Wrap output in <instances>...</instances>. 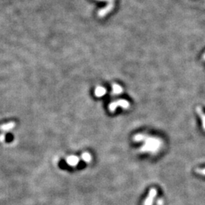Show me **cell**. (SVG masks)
Instances as JSON below:
<instances>
[{
    "mask_svg": "<svg viewBox=\"0 0 205 205\" xmlns=\"http://www.w3.org/2000/svg\"><path fill=\"white\" fill-rule=\"evenodd\" d=\"M113 8H114V2H109L106 6H105V7L102 8V9H100V10L98 11V12H97L98 17H105L107 14H109L112 10H113Z\"/></svg>",
    "mask_w": 205,
    "mask_h": 205,
    "instance_id": "6da1fadb",
    "label": "cell"
},
{
    "mask_svg": "<svg viewBox=\"0 0 205 205\" xmlns=\"http://www.w3.org/2000/svg\"><path fill=\"white\" fill-rule=\"evenodd\" d=\"M157 191L156 188H151L150 191H149L146 200L144 202V205H153V201H154V198L157 196Z\"/></svg>",
    "mask_w": 205,
    "mask_h": 205,
    "instance_id": "7a4b0ae2",
    "label": "cell"
},
{
    "mask_svg": "<svg viewBox=\"0 0 205 205\" xmlns=\"http://www.w3.org/2000/svg\"><path fill=\"white\" fill-rule=\"evenodd\" d=\"M160 150H161V149L157 148V147L145 145V144L140 148V151L149 152V153H157L158 152H159Z\"/></svg>",
    "mask_w": 205,
    "mask_h": 205,
    "instance_id": "3957f363",
    "label": "cell"
},
{
    "mask_svg": "<svg viewBox=\"0 0 205 205\" xmlns=\"http://www.w3.org/2000/svg\"><path fill=\"white\" fill-rule=\"evenodd\" d=\"M66 162L68 165L72 166H75L79 163V158L76 156H69L67 157Z\"/></svg>",
    "mask_w": 205,
    "mask_h": 205,
    "instance_id": "277c9868",
    "label": "cell"
},
{
    "mask_svg": "<svg viewBox=\"0 0 205 205\" xmlns=\"http://www.w3.org/2000/svg\"><path fill=\"white\" fill-rule=\"evenodd\" d=\"M106 92V91L105 88L98 86V87H96L95 91H94V95L97 97H101L105 95Z\"/></svg>",
    "mask_w": 205,
    "mask_h": 205,
    "instance_id": "5b68a950",
    "label": "cell"
},
{
    "mask_svg": "<svg viewBox=\"0 0 205 205\" xmlns=\"http://www.w3.org/2000/svg\"><path fill=\"white\" fill-rule=\"evenodd\" d=\"M196 112L198 114V116H199L201 118V122H202V127H203V129H204V130L205 131V114H204V113L203 112L202 109H201V106H197Z\"/></svg>",
    "mask_w": 205,
    "mask_h": 205,
    "instance_id": "8992f818",
    "label": "cell"
},
{
    "mask_svg": "<svg viewBox=\"0 0 205 205\" xmlns=\"http://www.w3.org/2000/svg\"><path fill=\"white\" fill-rule=\"evenodd\" d=\"M116 102V104H117V106H121L122 108L125 109V110H127L130 107V103H129V101L126 100H118Z\"/></svg>",
    "mask_w": 205,
    "mask_h": 205,
    "instance_id": "52a82bcc",
    "label": "cell"
},
{
    "mask_svg": "<svg viewBox=\"0 0 205 205\" xmlns=\"http://www.w3.org/2000/svg\"><path fill=\"white\" fill-rule=\"evenodd\" d=\"M15 127V122H11L6 123V124L2 125V126H0V130L2 131H9Z\"/></svg>",
    "mask_w": 205,
    "mask_h": 205,
    "instance_id": "ba28073f",
    "label": "cell"
},
{
    "mask_svg": "<svg viewBox=\"0 0 205 205\" xmlns=\"http://www.w3.org/2000/svg\"><path fill=\"white\" fill-rule=\"evenodd\" d=\"M146 134H135V135L134 136V137H133V140L134 141H137V142H139V141H145V139H146L147 137Z\"/></svg>",
    "mask_w": 205,
    "mask_h": 205,
    "instance_id": "9c48e42d",
    "label": "cell"
},
{
    "mask_svg": "<svg viewBox=\"0 0 205 205\" xmlns=\"http://www.w3.org/2000/svg\"><path fill=\"white\" fill-rule=\"evenodd\" d=\"M112 88H113V93L115 94H119L123 91L122 87L117 84H113L112 85Z\"/></svg>",
    "mask_w": 205,
    "mask_h": 205,
    "instance_id": "30bf717a",
    "label": "cell"
},
{
    "mask_svg": "<svg viewBox=\"0 0 205 205\" xmlns=\"http://www.w3.org/2000/svg\"><path fill=\"white\" fill-rule=\"evenodd\" d=\"M81 159L84 161H85L86 163H90L91 160H92V157H91V155L89 153L85 152V153H83L81 154Z\"/></svg>",
    "mask_w": 205,
    "mask_h": 205,
    "instance_id": "8fae6325",
    "label": "cell"
},
{
    "mask_svg": "<svg viewBox=\"0 0 205 205\" xmlns=\"http://www.w3.org/2000/svg\"><path fill=\"white\" fill-rule=\"evenodd\" d=\"M196 172L201 175L205 176V169H197Z\"/></svg>",
    "mask_w": 205,
    "mask_h": 205,
    "instance_id": "7c38bea8",
    "label": "cell"
},
{
    "mask_svg": "<svg viewBox=\"0 0 205 205\" xmlns=\"http://www.w3.org/2000/svg\"><path fill=\"white\" fill-rule=\"evenodd\" d=\"M6 140V134H0V141H4Z\"/></svg>",
    "mask_w": 205,
    "mask_h": 205,
    "instance_id": "4fadbf2b",
    "label": "cell"
},
{
    "mask_svg": "<svg viewBox=\"0 0 205 205\" xmlns=\"http://www.w3.org/2000/svg\"><path fill=\"white\" fill-rule=\"evenodd\" d=\"M99 1H106V2H113L114 0H99Z\"/></svg>",
    "mask_w": 205,
    "mask_h": 205,
    "instance_id": "5bb4252c",
    "label": "cell"
},
{
    "mask_svg": "<svg viewBox=\"0 0 205 205\" xmlns=\"http://www.w3.org/2000/svg\"><path fill=\"white\" fill-rule=\"evenodd\" d=\"M203 59H204V60H205V53L204 54V56H203Z\"/></svg>",
    "mask_w": 205,
    "mask_h": 205,
    "instance_id": "9a60e30c",
    "label": "cell"
}]
</instances>
